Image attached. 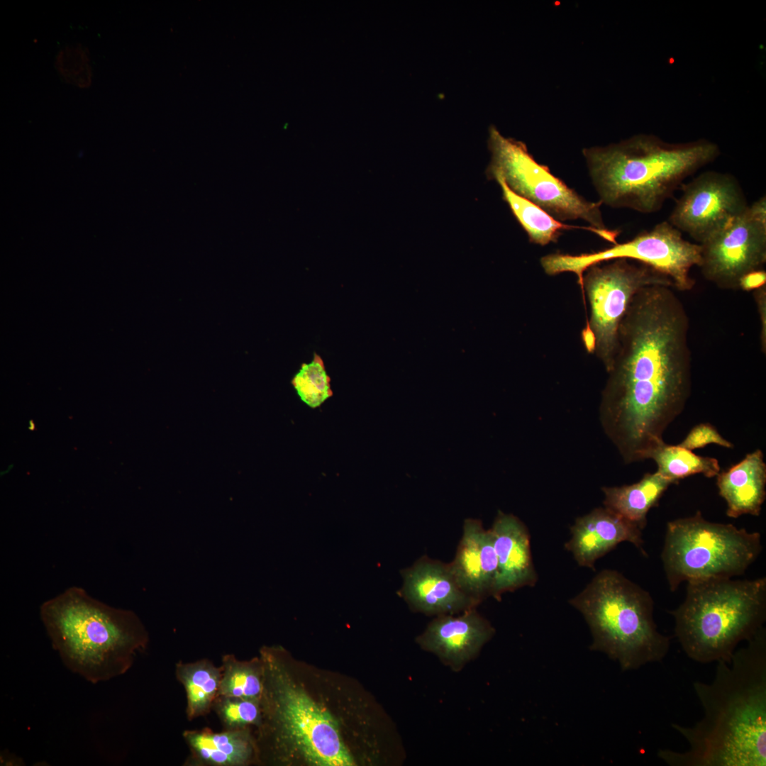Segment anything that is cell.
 <instances>
[{"label": "cell", "instance_id": "1", "mask_svg": "<svg viewBox=\"0 0 766 766\" xmlns=\"http://www.w3.org/2000/svg\"><path fill=\"white\" fill-rule=\"evenodd\" d=\"M689 329L671 287H645L629 304L601 404L605 431L626 462L645 460L685 407L692 387Z\"/></svg>", "mask_w": 766, "mask_h": 766}, {"label": "cell", "instance_id": "2", "mask_svg": "<svg viewBox=\"0 0 766 766\" xmlns=\"http://www.w3.org/2000/svg\"><path fill=\"white\" fill-rule=\"evenodd\" d=\"M729 661H717L714 679L694 683L704 717L693 726L672 723L688 743L682 752L660 750L670 766L766 765V630Z\"/></svg>", "mask_w": 766, "mask_h": 766}, {"label": "cell", "instance_id": "3", "mask_svg": "<svg viewBox=\"0 0 766 766\" xmlns=\"http://www.w3.org/2000/svg\"><path fill=\"white\" fill-rule=\"evenodd\" d=\"M719 155L706 139L671 143L650 134L583 150L600 201L643 213L662 209L686 178Z\"/></svg>", "mask_w": 766, "mask_h": 766}, {"label": "cell", "instance_id": "4", "mask_svg": "<svg viewBox=\"0 0 766 766\" xmlns=\"http://www.w3.org/2000/svg\"><path fill=\"white\" fill-rule=\"evenodd\" d=\"M40 616L64 665L94 684L126 673L149 643L133 611L110 606L77 587L45 601Z\"/></svg>", "mask_w": 766, "mask_h": 766}, {"label": "cell", "instance_id": "5", "mask_svg": "<svg viewBox=\"0 0 766 766\" xmlns=\"http://www.w3.org/2000/svg\"><path fill=\"white\" fill-rule=\"evenodd\" d=\"M670 613L689 658L701 663L729 661L738 645L763 627L766 578L687 582L685 599Z\"/></svg>", "mask_w": 766, "mask_h": 766}, {"label": "cell", "instance_id": "6", "mask_svg": "<svg viewBox=\"0 0 766 766\" xmlns=\"http://www.w3.org/2000/svg\"><path fill=\"white\" fill-rule=\"evenodd\" d=\"M569 603L590 628V649L617 661L622 670L667 655L670 638L657 630L650 594L619 572L602 570Z\"/></svg>", "mask_w": 766, "mask_h": 766}, {"label": "cell", "instance_id": "7", "mask_svg": "<svg viewBox=\"0 0 766 766\" xmlns=\"http://www.w3.org/2000/svg\"><path fill=\"white\" fill-rule=\"evenodd\" d=\"M762 549L760 533L709 521L697 511L667 523L661 560L675 592L683 582L742 575Z\"/></svg>", "mask_w": 766, "mask_h": 766}, {"label": "cell", "instance_id": "8", "mask_svg": "<svg viewBox=\"0 0 766 766\" xmlns=\"http://www.w3.org/2000/svg\"><path fill=\"white\" fill-rule=\"evenodd\" d=\"M264 699L270 728L279 725L305 758L318 766H352L333 717L303 691L287 681L275 654L262 653Z\"/></svg>", "mask_w": 766, "mask_h": 766}, {"label": "cell", "instance_id": "9", "mask_svg": "<svg viewBox=\"0 0 766 766\" xmlns=\"http://www.w3.org/2000/svg\"><path fill=\"white\" fill-rule=\"evenodd\" d=\"M489 149L492 154L487 168L490 179H502L514 192L538 205L555 219H582L591 227L616 240L618 232L606 228L600 206L591 202L539 164L524 143L503 136L494 126L489 128Z\"/></svg>", "mask_w": 766, "mask_h": 766}, {"label": "cell", "instance_id": "10", "mask_svg": "<svg viewBox=\"0 0 766 766\" xmlns=\"http://www.w3.org/2000/svg\"><path fill=\"white\" fill-rule=\"evenodd\" d=\"M616 259L595 264L583 274L581 291L586 293L590 316L582 332L587 351L601 362L608 372L616 354L620 324L634 296L655 284L672 288L670 279L648 266Z\"/></svg>", "mask_w": 766, "mask_h": 766}, {"label": "cell", "instance_id": "11", "mask_svg": "<svg viewBox=\"0 0 766 766\" xmlns=\"http://www.w3.org/2000/svg\"><path fill=\"white\" fill-rule=\"evenodd\" d=\"M701 251L700 244L684 239L681 231L669 221H662L629 241L617 243L603 250L580 255H547L543 267L548 275L575 274L581 288L584 272L589 267L616 259L636 260L670 279L674 289L685 292L695 284L691 270L699 267Z\"/></svg>", "mask_w": 766, "mask_h": 766}, {"label": "cell", "instance_id": "12", "mask_svg": "<svg viewBox=\"0 0 766 766\" xmlns=\"http://www.w3.org/2000/svg\"><path fill=\"white\" fill-rule=\"evenodd\" d=\"M699 267L706 279L722 289H739L746 274L766 262V222L746 209L700 244Z\"/></svg>", "mask_w": 766, "mask_h": 766}, {"label": "cell", "instance_id": "13", "mask_svg": "<svg viewBox=\"0 0 766 766\" xmlns=\"http://www.w3.org/2000/svg\"><path fill=\"white\" fill-rule=\"evenodd\" d=\"M748 206L735 177L707 171L683 187L668 221L701 244Z\"/></svg>", "mask_w": 766, "mask_h": 766}, {"label": "cell", "instance_id": "14", "mask_svg": "<svg viewBox=\"0 0 766 766\" xmlns=\"http://www.w3.org/2000/svg\"><path fill=\"white\" fill-rule=\"evenodd\" d=\"M400 572L403 584L398 593L414 612L458 614L479 604L460 587L449 563L423 556Z\"/></svg>", "mask_w": 766, "mask_h": 766}, {"label": "cell", "instance_id": "15", "mask_svg": "<svg viewBox=\"0 0 766 766\" xmlns=\"http://www.w3.org/2000/svg\"><path fill=\"white\" fill-rule=\"evenodd\" d=\"M494 633L490 622L474 608L435 616L416 642L453 671H460L479 655Z\"/></svg>", "mask_w": 766, "mask_h": 766}, {"label": "cell", "instance_id": "16", "mask_svg": "<svg viewBox=\"0 0 766 766\" xmlns=\"http://www.w3.org/2000/svg\"><path fill=\"white\" fill-rule=\"evenodd\" d=\"M565 548L581 566L595 570L596 561L622 542L634 545L646 555L642 530L606 508H597L579 517L571 527Z\"/></svg>", "mask_w": 766, "mask_h": 766}, {"label": "cell", "instance_id": "17", "mask_svg": "<svg viewBox=\"0 0 766 766\" xmlns=\"http://www.w3.org/2000/svg\"><path fill=\"white\" fill-rule=\"evenodd\" d=\"M450 570L462 590L479 604L492 596L498 561L490 529L478 519L467 518Z\"/></svg>", "mask_w": 766, "mask_h": 766}, {"label": "cell", "instance_id": "18", "mask_svg": "<svg viewBox=\"0 0 766 766\" xmlns=\"http://www.w3.org/2000/svg\"><path fill=\"white\" fill-rule=\"evenodd\" d=\"M489 529L498 561L492 596L500 601L506 592L535 586L538 574L532 559L530 534L525 524L512 514L499 512Z\"/></svg>", "mask_w": 766, "mask_h": 766}, {"label": "cell", "instance_id": "19", "mask_svg": "<svg viewBox=\"0 0 766 766\" xmlns=\"http://www.w3.org/2000/svg\"><path fill=\"white\" fill-rule=\"evenodd\" d=\"M716 485L719 495L726 501L728 516H758L766 497V464L762 450L756 449L728 470L719 472Z\"/></svg>", "mask_w": 766, "mask_h": 766}, {"label": "cell", "instance_id": "20", "mask_svg": "<svg viewBox=\"0 0 766 766\" xmlns=\"http://www.w3.org/2000/svg\"><path fill=\"white\" fill-rule=\"evenodd\" d=\"M182 737L189 749L185 766H244L255 753L247 728L214 732L205 727L185 730Z\"/></svg>", "mask_w": 766, "mask_h": 766}, {"label": "cell", "instance_id": "21", "mask_svg": "<svg viewBox=\"0 0 766 766\" xmlns=\"http://www.w3.org/2000/svg\"><path fill=\"white\" fill-rule=\"evenodd\" d=\"M673 484V481L656 471L645 474L640 481L630 485L603 487L604 507L643 531L647 524L648 511Z\"/></svg>", "mask_w": 766, "mask_h": 766}, {"label": "cell", "instance_id": "22", "mask_svg": "<svg viewBox=\"0 0 766 766\" xmlns=\"http://www.w3.org/2000/svg\"><path fill=\"white\" fill-rule=\"evenodd\" d=\"M175 676L186 693L187 719L192 721L209 714L218 694L222 667L206 658L189 662L179 661L175 665Z\"/></svg>", "mask_w": 766, "mask_h": 766}, {"label": "cell", "instance_id": "23", "mask_svg": "<svg viewBox=\"0 0 766 766\" xmlns=\"http://www.w3.org/2000/svg\"><path fill=\"white\" fill-rule=\"evenodd\" d=\"M496 181L501 188L504 199L531 243L545 245L557 242L565 229L581 228L591 231L614 245L617 243L608 235L591 226H574L562 223L538 205L514 192L502 179Z\"/></svg>", "mask_w": 766, "mask_h": 766}, {"label": "cell", "instance_id": "24", "mask_svg": "<svg viewBox=\"0 0 766 766\" xmlns=\"http://www.w3.org/2000/svg\"><path fill=\"white\" fill-rule=\"evenodd\" d=\"M648 459L655 462L657 472L675 484L694 474H701L709 478L716 477L721 470L717 459L698 455L679 445H668L664 440L648 453Z\"/></svg>", "mask_w": 766, "mask_h": 766}, {"label": "cell", "instance_id": "25", "mask_svg": "<svg viewBox=\"0 0 766 766\" xmlns=\"http://www.w3.org/2000/svg\"><path fill=\"white\" fill-rule=\"evenodd\" d=\"M222 676L218 696L260 699L263 689L264 667L255 662H242L233 654L221 658Z\"/></svg>", "mask_w": 766, "mask_h": 766}, {"label": "cell", "instance_id": "26", "mask_svg": "<svg viewBox=\"0 0 766 766\" xmlns=\"http://www.w3.org/2000/svg\"><path fill=\"white\" fill-rule=\"evenodd\" d=\"M292 384L301 400L312 409L319 407L333 396L331 378L322 357L317 353L313 354L310 362L301 364Z\"/></svg>", "mask_w": 766, "mask_h": 766}, {"label": "cell", "instance_id": "27", "mask_svg": "<svg viewBox=\"0 0 766 766\" xmlns=\"http://www.w3.org/2000/svg\"><path fill=\"white\" fill-rule=\"evenodd\" d=\"M260 699L217 696L212 711L217 715L223 730L245 729L262 719Z\"/></svg>", "mask_w": 766, "mask_h": 766}, {"label": "cell", "instance_id": "28", "mask_svg": "<svg viewBox=\"0 0 766 766\" xmlns=\"http://www.w3.org/2000/svg\"><path fill=\"white\" fill-rule=\"evenodd\" d=\"M709 444H715L726 448L733 447V445L725 439L714 426L708 423H699L694 426L679 445L692 450L702 448Z\"/></svg>", "mask_w": 766, "mask_h": 766}, {"label": "cell", "instance_id": "29", "mask_svg": "<svg viewBox=\"0 0 766 766\" xmlns=\"http://www.w3.org/2000/svg\"><path fill=\"white\" fill-rule=\"evenodd\" d=\"M753 297L760 322V348L766 353V285L753 291Z\"/></svg>", "mask_w": 766, "mask_h": 766}, {"label": "cell", "instance_id": "30", "mask_svg": "<svg viewBox=\"0 0 766 766\" xmlns=\"http://www.w3.org/2000/svg\"><path fill=\"white\" fill-rule=\"evenodd\" d=\"M766 285V272L763 269L745 274L739 282V289L750 292Z\"/></svg>", "mask_w": 766, "mask_h": 766}]
</instances>
